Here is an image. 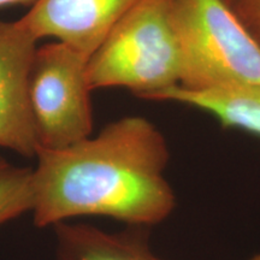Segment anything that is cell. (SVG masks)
<instances>
[{"mask_svg":"<svg viewBox=\"0 0 260 260\" xmlns=\"http://www.w3.org/2000/svg\"><path fill=\"white\" fill-rule=\"evenodd\" d=\"M35 158L30 213L39 228L107 217L149 229L176 207L168 142L145 117H122L67 148H38Z\"/></svg>","mask_w":260,"mask_h":260,"instance_id":"obj_1","label":"cell"},{"mask_svg":"<svg viewBox=\"0 0 260 260\" xmlns=\"http://www.w3.org/2000/svg\"><path fill=\"white\" fill-rule=\"evenodd\" d=\"M92 89L125 88L152 100L181 83L171 0H136L87 61Z\"/></svg>","mask_w":260,"mask_h":260,"instance_id":"obj_2","label":"cell"},{"mask_svg":"<svg viewBox=\"0 0 260 260\" xmlns=\"http://www.w3.org/2000/svg\"><path fill=\"white\" fill-rule=\"evenodd\" d=\"M180 42L178 86L203 90L260 84V47L224 0H171Z\"/></svg>","mask_w":260,"mask_h":260,"instance_id":"obj_3","label":"cell"},{"mask_svg":"<svg viewBox=\"0 0 260 260\" xmlns=\"http://www.w3.org/2000/svg\"><path fill=\"white\" fill-rule=\"evenodd\" d=\"M87 61L76 50L58 41L37 48L29 96L38 148L63 149L92 135L93 89Z\"/></svg>","mask_w":260,"mask_h":260,"instance_id":"obj_4","label":"cell"},{"mask_svg":"<svg viewBox=\"0 0 260 260\" xmlns=\"http://www.w3.org/2000/svg\"><path fill=\"white\" fill-rule=\"evenodd\" d=\"M38 40L21 22L0 21V147L37 155L29 80Z\"/></svg>","mask_w":260,"mask_h":260,"instance_id":"obj_5","label":"cell"},{"mask_svg":"<svg viewBox=\"0 0 260 260\" xmlns=\"http://www.w3.org/2000/svg\"><path fill=\"white\" fill-rule=\"evenodd\" d=\"M136 0H35L18 21L37 40L54 38L89 59Z\"/></svg>","mask_w":260,"mask_h":260,"instance_id":"obj_6","label":"cell"},{"mask_svg":"<svg viewBox=\"0 0 260 260\" xmlns=\"http://www.w3.org/2000/svg\"><path fill=\"white\" fill-rule=\"evenodd\" d=\"M53 230L56 260H164L152 251L147 228L107 232L69 220Z\"/></svg>","mask_w":260,"mask_h":260,"instance_id":"obj_7","label":"cell"},{"mask_svg":"<svg viewBox=\"0 0 260 260\" xmlns=\"http://www.w3.org/2000/svg\"><path fill=\"white\" fill-rule=\"evenodd\" d=\"M152 100L199 109L213 116L224 128L240 129L260 138V84L203 90L175 86L162 90Z\"/></svg>","mask_w":260,"mask_h":260,"instance_id":"obj_8","label":"cell"},{"mask_svg":"<svg viewBox=\"0 0 260 260\" xmlns=\"http://www.w3.org/2000/svg\"><path fill=\"white\" fill-rule=\"evenodd\" d=\"M32 169L0 157V228L31 212Z\"/></svg>","mask_w":260,"mask_h":260,"instance_id":"obj_9","label":"cell"},{"mask_svg":"<svg viewBox=\"0 0 260 260\" xmlns=\"http://www.w3.org/2000/svg\"><path fill=\"white\" fill-rule=\"evenodd\" d=\"M232 9L260 47V0H235Z\"/></svg>","mask_w":260,"mask_h":260,"instance_id":"obj_10","label":"cell"},{"mask_svg":"<svg viewBox=\"0 0 260 260\" xmlns=\"http://www.w3.org/2000/svg\"><path fill=\"white\" fill-rule=\"evenodd\" d=\"M31 0H0V6L12 5V4H27Z\"/></svg>","mask_w":260,"mask_h":260,"instance_id":"obj_11","label":"cell"},{"mask_svg":"<svg viewBox=\"0 0 260 260\" xmlns=\"http://www.w3.org/2000/svg\"><path fill=\"white\" fill-rule=\"evenodd\" d=\"M248 260H260V253H259V254H255L254 256H252V258L248 259Z\"/></svg>","mask_w":260,"mask_h":260,"instance_id":"obj_12","label":"cell"},{"mask_svg":"<svg viewBox=\"0 0 260 260\" xmlns=\"http://www.w3.org/2000/svg\"><path fill=\"white\" fill-rule=\"evenodd\" d=\"M224 2L228 3V4H229L230 6H232V5L234 4V2H235V0H224Z\"/></svg>","mask_w":260,"mask_h":260,"instance_id":"obj_13","label":"cell"}]
</instances>
